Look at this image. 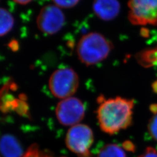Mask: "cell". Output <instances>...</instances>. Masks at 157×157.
<instances>
[{"label":"cell","instance_id":"cell-9","mask_svg":"<svg viewBox=\"0 0 157 157\" xmlns=\"http://www.w3.org/2000/svg\"><path fill=\"white\" fill-rule=\"evenodd\" d=\"M1 152L4 157H23L25 154L17 138L9 134L3 135L1 137Z\"/></svg>","mask_w":157,"mask_h":157},{"label":"cell","instance_id":"cell-4","mask_svg":"<svg viewBox=\"0 0 157 157\" xmlns=\"http://www.w3.org/2000/svg\"><path fill=\"white\" fill-rule=\"evenodd\" d=\"M94 141V135L90 127L84 124H78L68 130L65 143L68 149L74 153L87 155Z\"/></svg>","mask_w":157,"mask_h":157},{"label":"cell","instance_id":"cell-6","mask_svg":"<svg viewBox=\"0 0 157 157\" xmlns=\"http://www.w3.org/2000/svg\"><path fill=\"white\" fill-rule=\"evenodd\" d=\"M56 113L58 121L61 124L73 126L84 118L85 107L81 100L71 97L62 100L57 104Z\"/></svg>","mask_w":157,"mask_h":157},{"label":"cell","instance_id":"cell-11","mask_svg":"<svg viewBox=\"0 0 157 157\" xmlns=\"http://www.w3.org/2000/svg\"><path fill=\"white\" fill-rule=\"evenodd\" d=\"M1 18V36L8 33L14 25V18L11 13L5 8H1L0 10Z\"/></svg>","mask_w":157,"mask_h":157},{"label":"cell","instance_id":"cell-10","mask_svg":"<svg viewBox=\"0 0 157 157\" xmlns=\"http://www.w3.org/2000/svg\"><path fill=\"white\" fill-rule=\"evenodd\" d=\"M136 59L144 67L157 66V48L141 51L136 55Z\"/></svg>","mask_w":157,"mask_h":157},{"label":"cell","instance_id":"cell-2","mask_svg":"<svg viewBox=\"0 0 157 157\" xmlns=\"http://www.w3.org/2000/svg\"><path fill=\"white\" fill-rule=\"evenodd\" d=\"M112 48V43L103 35L93 32L80 39L76 51L79 60L86 65L90 66L107 58Z\"/></svg>","mask_w":157,"mask_h":157},{"label":"cell","instance_id":"cell-1","mask_svg":"<svg viewBox=\"0 0 157 157\" xmlns=\"http://www.w3.org/2000/svg\"><path fill=\"white\" fill-rule=\"evenodd\" d=\"M134 102L120 97L101 98L97 109V119L101 130L113 135L129 127L132 123Z\"/></svg>","mask_w":157,"mask_h":157},{"label":"cell","instance_id":"cell-16","mask_svg":"<svg viewBox=\"0 0 157 157\" xmlns=\"http://www.w3.org/2000/svg\"><path fill=\"white\" fill-rule=\"evenodd\" d=\"M123 147L126 150L130 151H135V145L131 141H126L124 142V144H123Z\"/></svg>","mask_w":157,"mask_h":157},{"label":"cell","instance_id":"cell-5","mask_svg":"<svg viewBox=\"0 0 157 157\" xmlns=\"http://www.w3.org/2000/svg\"><path fill=\"white\" fill-rule=\"evenodd\" d=\"M129 19L135 25H157V0H129Z\"/></svg>","mask_w":157,"mask_h":157},{"label":"cell","instance_id":"cell-15","mask_svg":"<svg viewBox=\"0 0 157 157\" xmlns=\"http://www.w3.org/2000/svg\"><path fill=\"white\" fill-rule=\"evenodd\" d=\"M139 157H157V151L152 147H148L144 152Z\"/></svg>","mask_w":157,"mask_h":157},{"label":"cell","instance_id":"cell-8","mask_svg":"<svg viewBox=\"0 0 157 157\" xmlns=\"http://www.w3.org/2000/svg\"><path fill=\"white\" fill-rule=\"evenodd\" d=\"M93 11L101 20L111 21L118 16L121 10L118 0H94Z\"/></svg>","mask_w":157,"mask_h":157},{"label":"cell","instance_id":"cell-20","mask_svg":"<svg viewBox=\"0 0 157 157\" xmlns=\"http://www.w3.org/2000/svg\"><path fill=\"white\" fill-rule=\"evenodd\" d=\"M152 87L154 92L157 94V80L153 82V83L152 84Z\"/></svg>","mask_w":157,"mask_h":157},{"label":"cell","instance_id":"cell-18","mask_svg":"<svg viewBox=\"0 0 157 157\" xmlns=\"http://www.w3.org/2000/svg\"><path fill=\"white\" fill-rule=\"evenodd\" d=\"M13 1H14L17 4H19L21 5H26L27 4H29V2H30L32 0H13Z\"/></svg>","mask_w":157,"mask_h":157},{"label":"cell","instance_id":"cell-19","mask_svg":"<svg viewBox=\"0 0 157 157\" xmlns=\"http://www.w3.org/2000/svg\"><path fill=\"white\" fill-rule=\"evenodd\" d=\"M150 110L152 113L157 114V104H152L150 106Z\"/></svg>","mask_w":157,"mask_h":157},{"label":"cell","instance_id":"cell-13","mask_svg":"<svg viewBox=\"0 0 157 157\" xmlns=\"http://www.w3.org/2000/svg\"><path fill=\"white\" fill-rule=\"evenodd\" d=\"M54 5L60 8H70L76 6L80 0H52Z\"/></svg>","mask_w":157,"mask_h":157},{"label":"cell","instance_id":"cell-3","mask_svg":"<svg viewBox=\"0 0 157 157\" xmlns=\"http://www.w3.org/2000/svg\"><path fill=\"white\" fill-rule=\"evenodd\" d=\"M79 84L76 72L69 67L57 69L51 75L49 88L54 97L59 99L71 97L76 92Z\"/></svg>","mask_w":157,"mask_h":157},{"label":"cell","instance_id":"cell-12","mask_svg":"<svg viewBox=\"0 0 157 157\" xmlns=\"http://www.w3.org/2000/svg\"><path fill=\"white\" fill-rule=\"evenodd\" d=\"M97 157H126L123 148L117 144H109L104 146Z\"/></svg>","mask_w":157,"mask_h":157},{"label":"cell","instance_id":"cell-14","mask_svg":"<svg viewBox=\"0 0 157 157\" xmlns=\"http://www.w3.org/2000/svg\"><path fill=\"white\" fill-rule=\"evenodd\" d=\"M148 132L152 137L157 141V114L150 119L148 126Z\"/></svg>","mask_w":157,"mask_h":157},{"label":"cell","instance_id":"cell-7","mask_svg":"<svg viewBox=\"0 0 157 157\" xmlns=\"http://www.w3.org/2000/svg\"><path fill=\"white\" fill-rule=\"evenodd\" d=\"M65 22V15L61 8L56 5L44 6L37 18V26L43 33L54 34L58 32Z\"/></svg>","mask_w":157,"mask_h":157},{"label":"cell","instance_id":"cell-17","mask_svg":"<svg viewBox=\"0 0 157 157\" xmlns=\"http://www.w3.org/2000/svg\"><path fill=\"white\" fill-rule=\"evenodd\" d=\"M140 34L141 36L145 39H148L150 36V30L146 28H142L140 31Z\"/></svg>","mask_w":157,"mask_h":157}]
</instances>
